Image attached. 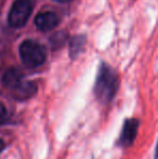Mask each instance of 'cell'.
Here are the masks:
<instances>
[{"instance_id": "6da1fadb", "label": "cell", "mask_w": 158, "mask_h": 159, "mask_svg": "<svg viewBox=\"0 0 158 159\" xmlns=\"http://www.w3.org/2000/svg\"><path fill=\"white\" fill-rule=\"evenodd\" d=\"M118 87L119 79L117 73L107 64L103 63L99 69L94 84V94L97 98L103 104L111 102L116 95Z\"/></svg>"}, {"instance_id": "7a4b0ae2", "label": "cell", "mask_w": 158, "mask_h": 159, "mask_svg": "<svg viewBox=\"0 0 158 159\" xmlns=\"http://www.w3.org/2000/svg\"><path fill=\"white\" fill-rule=\"evenodd\" d=\"M20 57L23 64L28 68H36L44 63L46 49L34 40H25L20 46Z\"/></svg>"}, {"instance_id": "3957f363", "label": "cell", "mask_w": 158, "mask_h": 159, "mask_svg": "<svg viewBox=\"0 0 158 159\" xmlns=\"http://www.w3.org/2000/svg\"><path fill=\"white\" fill-rule=\"evenodd\" d=\"M33 11L32 0H15L8 15V21L12 27L20 28L26 24Z\"/></svg>"}, {"instance_id": "277c9868", "label": "cell", "mask_w": 158, "mask_h": 159, "mask_svg": "<svg viewBox=\"0 0 158 159\" xmlns=\"http://www.w3.org/2000/svg\"><path fill=\"white\" fill-rule=\"evenodd\" d=\"M140 127V120L137 118H129L124 122L119 136V145L122 147H128L133 144L138 135Z\"/></svg>"}, {"instance_id": "5b68a950", "label": "cell", "mask_w": 158, "mask_h": 159, "mask_svg": "<svg viewBox=\"0 0 158 159\" xmlns=\"http://www.w3.org/2000/svg\"><path fill=\"white\" fill-rule=\"evenodd\" d=\"M10 91H11V93H12V96L15 100L24 101V100H27V98H32V96L36 93L37 86L35 82L23 79L22 81H20L16 86L13 87Z\"/></svg>"}, {"instance_id": "8992f818", "label": "cell", "mask_w": 158, "mask_h": 159, "mask_svg": "<svg viewBox=\"0 0 158 159\" xmlns=\"http://www.w3.org/2000/svg\"><path fill=\"white\" fill-rule=\"evenodd\" d=\"M35 24L36 26L42 32H49L56 27L59 24V16L54 12L51 11H46L37 14L35 17Z\"/></svg>"}, {"instance_id": "52a82bcc", "label": "cell", "mask_w": 158, "mask_h": 159, "mask_svg": "<svg viewBox=\"0 0 158 159\" xmlns=\"http://www.w3.org/2000/svg\"><path fill=\"white\" fill-rule=\"evenodd\" d=\"M24 78L22 75L21 71H19L17 69H9L4 73L3 77H2V82H3V86L7 89L11 90L13 87H15L20 81H22Z\"/></svg>"}, {"instance_id": "ba28073f", "label": "cell", "mask_w": 158, "mask_h": 159, "mask_svg": "<svg viewBox=\"0 0 158 159\" xmlns=\"http://www.w3.org/2000/svg\"><path fill=\"white\" fill-rule=\"evenodd\" d=\"M84 37L82 36H78V37H75L74 39L70 41V54L72 55H77L80 52L82 48H84Z\"/></svg>"}, {"instance_id": "9c48e42d", "label": "cell", "mask_w": 158, "mask_h": 159, "mask_svg": "<svg viewBox=\"0 0 158 159\" xmlns=\"http://www.w3.org/2000/svg\"><path fill=\"white\" fill-rule=\"evenodd\" d=\"M7 119V108L1 102H0V125L3 124Z\"/></svg>"}, {"instance_id": "30bf717a", "label": "cell", "mask_w": 158, "mask_h": 159, "mask_svg": "<svg viewBox=\"0 0 158 159\" xmlns=\"http://www.w3.org/2000/svg\"><path fill=\"white\" fill-rule=\"evenodd\" d=\"M154 159H158V141H157L156 147H155V154H154Z\"/></svg>"}, {"instance_id": "8fae6325", "label": "cell", "mask_w": 158, "mask_h": 159, "mask_svg": "<svg viewBox=\"0 0 158 159\" xmlns=\"http://www.w3.org/2000/svg\"><path fill=\"white\" fill-rule=\"evenodd\" d=\"M3 148H4V142L2 140H0V152H1Z\"/></svg>"}, {"instance_id": "7c38bea8", "label": "cell", "mask_w": 158, "mask_h": 159, "mask_svg": "<svg viewBox=\"0 0 158 159\" xmlns=\"http://www.w3.org/2000/svg\"><path fill=\"white\" fill-rule=\"evenodd\" d=\"M60 2H67V1H70V0H57Z\"/></svg>"}]
</instances>
